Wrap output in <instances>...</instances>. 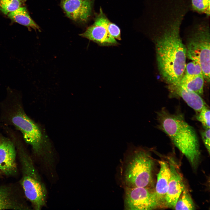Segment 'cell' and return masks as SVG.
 Here are the masks:
<instances>
[{
  "instance_id": "cell-11",
  "label": "cell",
  "mask_w": 210,
  "mask_h": 210,
  "mask_svg": "<svg viewBox=\"0 0 210 210\" xmlns=\"http://www.w3.org/2000/svg\"><path fill=\"white\" fill-rule=\"evenodd\" d=\"M170 167L171 176L165 198L164 204L168 207L174 208L185 187L182 178L175 167L171 164Z\"/></svg>"
},
{
  "instance_id": "cell-5",
  "label": "cell",
  "mask_w": 210,
  "mask_h": 210,
  "mask_svg": "<svg viewBox=\"0 0 210 210\" xmlns=\"http://www.w3.org/2000/svg\"><path fill=\"white\" fill-rule=\"evenodd\" d=\"M20 152L22 174L21 184L24 195L35 209L40 210L46 203V189L30 157L24 151Z\"/></svg>"
},
{
  "instance_id": "cell-18",
  "label": "cell",
  "mask_w": 210,
  "mask_h": 210,
  "mask_svg": "<svg viewBox=\"0 0 210 210\" xmlns=\"http://www.w3.org/2000/svg\"><path fill=\"white\" fill-rule=\"evenodd\" d=\"M190 9L199 14H205L209 18L210 0H190Z\"/></svg>"
},
{
  "instance_id": "cell-17",
  "label": "cell",
  "mask_w": 210,
  "mask_h": 210,
  "mask_svg": "<svg viewBox=\"0 0 210 210\" xmlns=\"http://www.w3.org/2000/svg\"><path fill=\"white\" fill-rule=\"evenodd\" d=\"M195 204L188 191L185 188L182 191L174 207L176 210H194Z\"/></svg>"
},
{
  "instance_id": "cell-4",
  "label": "cell",
  "mask_w": 210,
  "mask_h": 210,
  "mask_svg": "<svg viewBox=\"0 0 210 210\" xmlns=\"http://www.w3.org/2000/svg\"><path fill=\"white\" fill-rule=\"evenodd\" d=\"M209 18L205 16L193 21L187 36L186 57L200 64L204 79L210 81Z\"/></svg>"
},
{
  "instance_id": "cell-16",
  "label": "cell",
  "mask_w": 210,
  "mask_h": 210,
  "mask_svg": "<svg viewBox=\"0 0 210 210\" xmlns=\"http://www.w3.org/2000/svg\"><path fill=\"white\" fill-rule=\"evenodd\" d=\"M204 80L203 74H201L189 79L180 81L173 85L180 86L201 96L203 93Z\"/></svg>"
},
{
  "instance_id": "cell-20",
  "label": "cell",
  "mask_w": 210,
  "mask_h": 210,
  "mask_svg": "<svg viewBox=\"0 0 210 210\" xmlns=\"http://www.w3.org/2000/svg\"><path fill=\"white\" fill-rule=\"evenodd\" d=\"M24 3L23 0H0V11L8 15L22 6Z\"/></svg>"
},
{
  "instance_id": "cell-15",
  "label": "cell",
  "mask_w": 210,
  "mask_h": 210,
  "mask_svg": "<svg viewBox=\"0 0 210 210\" xmlns=\"http://www.w3.org/2000/svg\"><path fill=\"white\" fill-rule=\"evenodd\" d=\"M13 21L29 28L40 31V28L31 18L25 7L21 6L8 15Z\"/></svg>"
},
{
  "instance_id": "cell-10",
  "label": "cell",
  "mask_w": 210,
  "mask_h": 210,
  "mask_svg": "<svg viewBox=\"0 0 210 210\" xmlns=\"http://www.w3.org/2000/svg\"><path fill=\"white\" fill-rule=\"evenodd\" d=\"M16 152L13 144L6 139H0V171L12 175L17 171Z\"/></svg>"
},
{
  "instance_id": "cell-1",
  "label": "cell",
  "mask_w": 210,
  "mask_h": 210,
  "mask_svg": "<svg viewBox=\"0 0 210 210\" xmlns=\"http://www.w3.org/2000/svg\"><path fill=\"white\" fill-rule=\"evenodd\" d=\"M181 24L172 22L150 28L155 46L159 73L168 84L175 85L183 76L186 66L185 45L180 35Z\"/></svg>"
},
{
  "instance_id": "cell-7",
  "label": "cell",
  "mask_w": 210,
  "mask_h": 210,
  "mask_svg": "<svg viewBox=\"0 0 210 210\" xmlns=\"http://www.w3.org/2000/svg\"><path fill=\"white\" fill-rule=\"evenodd\" d=\"M124 188L125 209L151 210L159 206L154 192L148 187Z\"/></svg>"
},
{
  "instance_id": "cell-14",
  "label": "cell",
  "mask_w": 210,
  "mask_h": 210,
  "mask_svg": "<svg viewBox=\"0 0 210 210\" xmlns=\"http://www.w3.org/2000/svg\"><path fill=\"white\" fill-rule=\"evenodd\" d=\"M28 208L10 188L0 187V210H24Z\"/></svg>"
},
{
  "instance_id": "cell-22",
  "label": "cell",
  "mask_w": 210,
  "mask_h": 210,
  "mask_svg": "<svg viewBox=\"0 0 210 210\" xmlns=\"http://www.w3.org/2000/svg\"><path fill=\"white\" fill-rule=\"evenodd\" d=\"M108 29L110 34L113 38L116 39L121 40L120 30L117 25L110 21L108 24Z\"/></svg>"
},
{
  "instance_id": "cell-3",
  "label": "cell",
  "mask_w": 210,
  "mask_h": 210,
  "mask_svg": "<svg viewBox=\"0 0 210 210\" xmlns=\"http://www.w3.org/2000/svg\"><path fill=\"white\" fill-rule=\"evenodd\" d=\"M153 164L147 150L129 144L120 168L124 187L148 188L152 182Z\"/></svg>"
},
{
  "instance_id": "cell-23",
  "label": "cell",
  "mask_w": 210,
  "mask_h": 210,
  "mask_svg": "<svg viewBox=\"0 0 210 210\" xmlns=\"http://www.w3.org/2000/svg\"><path fill=\"white\" fill-rule=\"evenodd\" d=\"M210 128H207L204 129L201 132L202 140L209 154H210Z\"/></svg>"
},
{
  "instance_id": "cell-21",
  "label": "cell",
  "mask_w": 210,
  "mask_h": 210,
  "mask_svg": "<svg viewBox=\"0 0 210 210\" xmlns=\"http://www.w3.org/2000/svg\"><path fill=\"white\" fill-rule=\"evenodd\" d=\"M210 113L209 108L206 105L196 116V119L201 123L204 129L210 128Z\"/></svg>"
},
{
  "instance_id": "cell-8",
  "label": "cell",
  "mask_w": 210,
  "mask_h": 210,
  "mask_svg": "<svg viewBox=\"0 0 210 210\" xmlns=\"http://www.w3.org/2000/svg\"><path fill=\"white\" fill-rule=\"evenodd\" d=\"M110 20L100 8L92 24L83 33L82 37L91 41L101 46H116L118 43L109 34L108 26Z\"/></svg>"
},
{
  "instance_id": "cell-9",
  "label": "cell",
  "mask_w": 210,
  "mask_h": 210,
  "mask_svg": "<svg viewBox=\"0 0 210 210\" xmlns=\"http://www.w3.org/2000/svg\"><path fill=\"white\" fill-rule=\"evenodd\" d=\"M93 4L92 0H61V6L71 19L83 23L91 17Z\"/></svg>"
},
{
  "instance_id": "cell-12",
  "label": "cell",
  "mask_w": 210,
  "mask_h": 210,
  "mask_svg": "<svg viewBox=\"0 0 210 210\" xmlns=\"http://www.w3.org/2000/svg\"><path fill=\"white\" fill-rule=\"evenodd\" d=\"M169 89L172 96L182 98L197 113L207 105L200 95L180 86L170 85Z\"/></svg>"
},
{
  "instance_id": "cell-6",
  "label": "cell",
  "mask_w": 210,
  "mask_h": 210,
  "mask_svg": "<svg viewBox=\"0 0 210 210\" xmlns=\"http://www.w3.org/2000/svg\"><path fill=\"white\" fill-rule=\"evenodd\" d=\"M12 121L21 131L24 140L31 146L35 154L45 163L52 164L53 160L52 151L37 125L21 111L13 116Z\"/></svg>"
},
{
  "instance_id": "cell-19",
  "label": "cell",
  "mask_w": 210,
  "mask_h": 210,
  "mask_svg": "<svg viewBox=\"0 0 210 210\" xmlns=\"http://www.w3.org/2000/svg\"><path fill=\"white\" fill-rule=\"evenodd\" d=\"M185 71V73L180 81L186 80L203 74L202 69L200 64L194 61L186 64Z\"/></svg>"
},
{
  "instance_id": "cell-2",
  "label": "cell",
  "mask_w": 210,
  "mask_h": 210,
  "mask_svg": "<svg viewBox=\"0 0 210 210\" xmlns=\"http://www.w3.org/2000/svg\"><path fill=\"white\" fill-rule=\"evenodd\" d=\"M157 118L159 128L195 168L200 153L198 139L193 127L186 122L182 114L172 113L165 108L157 113Z\"/></svg>"
},
{
  "instance_id": "cell-24",
  "label": "cell",
  "mask_w": 210,
  "mask_h": 210,
  "mask_svg": "<svg viewBox=\"0 0 210 210\" xmlns=\"http://www.w3.org/2000/svg\"><path fill=\"white\" fill-rule=\"evenodd\" d=\"M0 172H1V171H0Z\"/></svg>"
},
{
  "instance_id": "cell-13",
  "label": "cell",
  "mask_w": 210,
  "mask_h": 210,
  "mask_svg": "<svg viewBox=\"0 0 210 210\" xmlns=\"http://www.w3.org/2000/svg\"><path fill=\"white\" fill-rule=\"evenodd\" d=\"M160 169L157 174V181L154 191L159 205L164 203L171 176L170 166L164 161H160Z\"/></svg>"
}]
</instances>
